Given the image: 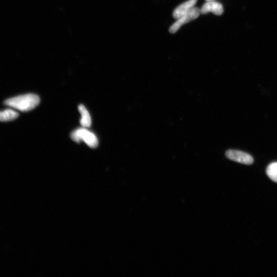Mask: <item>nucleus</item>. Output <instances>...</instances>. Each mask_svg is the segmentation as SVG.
<instances>
[{
  "instance_id": "obj_1",
  "label": "nucleus",
  "mask_w": 277,
  "mask_h": 277,
  "mask_svg": "<svg viewBox=\"0 0 277 277\" xmlns=\"http://www.w3.org/2000/svg\"><path fill=\"white\" fill-rule=\"evenodd\" d=\"M40 99L38 96L28 94L16 96L6 100L4 104L21 112H28L40 103Z\"/></svg>"
},
{
  "instance_id": "obj_2",
  "label": "nucleus",
  "mask_w": 277,
  "mask_h": 277,
  "mask_svg": "<svg viewBox=\"0 0 277 277\" xmlns=\"http://www.w3.org/2000/svg\"><path fill=\"white\" fill-rule=\"evenodd\" d=\"M71 138L77 143L83 141L91 148H96L98 145L96 136L86 127H82L74 131L71 134Z\"/></svg>"
},
{
  "instance_id": "obj_3",
  "label": "nucleus",
  "mask_w": 277,
  "mask_h": 277,
  "mask_svg": "<svg viewBox=\"0 0 277 277\" xmlns=\"http://www.w3.org/2000/svg\"><path fill=\"white\" fill-rule=\"evenodd\" d=\"M200 14V9L198 7H194L177 19V21L170 27V32L176 33L182 25L196 19Z\"/></svg>"
},
{
  "instance_id": "obj_4",
  "label": "nucleus",
  "mask_w": 277,
  "mask_h": 277,
  "mask_svg": "<svg viewBox=\"0 0 277 277\" xmlns=\"http://www.w3.org/2000/svg\"><path fill=\"white\" fill-rule=\"evenodd\" d=\"M226 156L231 160L244 164L251 165L254 162V159L250 154L242 151L230 150L226 152Z\"/></svg>"
},
{
  "instance_id": "obj_5",
  "label": "nucleus",
  "mask_w": 277,
  "mask_h": 277,
  "mask_svg": "<svg viewBox=\"0 0 277 277\" xmlns=\"http://www.w3.org/2000/svg\"><path fill=\"white\" fill-rule=\"evenodd\" d=\"M201 14H206L210 12L217 15L223 14L224 9L223 5L215 1H207L200 9Z\"/></svg>"
},
{
  "instance_id": "obj_6",
  "label": "nucleus",
  "mask_w": 277,
  "mask_h": 277,
  "mask_svg": "<svg viewBox=\"0 0 277 277\" xmlns=\"http://www.w3.org/2000/svg\"><path fill=\"white\" fill-rule=\"evenodd\" d=\"M198 0H189L178 6L174 11L173 15L176 19H178L181 16L186 14L195 7Z\"/></svg>"
},
{
  "instance_id": "obj_7",
  "label": "nucleus",
  "mask_w": 277,
  "mask_h": 277,
  "mask_svg": "<svg viewBox=\"0 0 277 277\" xmlns=\"http://www.w3.org/2000/svg\"><path fill=\"white\" fill-rule=\"evenodd\" d=\"M79 112L81 115L80 124L83 127L88 128L91 125V119L90 115L85 107L83 105H80L78 107Z\"/></svg>"
},
{
  "instance_id": "obj_8",
  "label": "nucleus",
  "mask_w": 277,
  "mask_h": 277,
  "mask_svg": "<svg viewBox=\"0 0 277 277\" xmlns=\"http://www.w3.org/2000/svg\"><path fill=\"white\" fill-rule=\"evenodd\" d=\"M19 116L13 109H7L0 112V122H7L14 120Z\"/></svg>"
},
{
  "instance_id": "obj_9",
  "label": "nucleus",
  "mask_w": 277,
  "mask_h": 277,
  "mask_svg": "<svg viewBox=\"0 0 277 277\" xmlns=\"http://www.w3.org/2000/svg\"><path fill=\"white\" fill-rule=\"evenodd\" d=\"M266 173L273 181L277 183V162L270 164L268 166Z\"/></svg>"
},
{
  "instance_id": "obj_10",
  "label": "nucleus",
  "mask_w": 277,
  "mask_h": 277,
  "mask_svg": "<svg viewBox=\"0 0 277 277\" xmlns=\"http://www.w3.org/2000/svg\"><path fill=\"white\" fill-rule=\"evenodd\" d=\"M207 1H215V0H206Z\"/></svg>"
}]
</instances>
